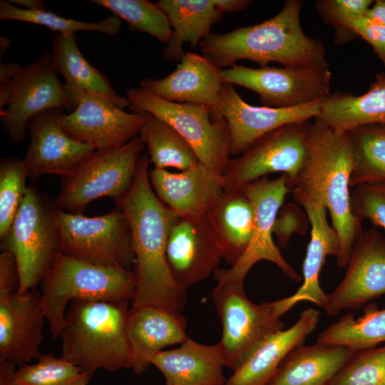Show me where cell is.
<instances>
[{
    "mask_svg": "<svg viewBox=\"0 0 385 385\" xmlns=\"http://www.w3.org/2000/svg\"><path fill=\"white\" fill-rule=\"evenodd\" d=\"M148 154L141 156L129 191L115 201L130 227L135 254L136 288L132 307L168 306L182 312L188 303L186 290L174 279L166 248L177 216L153 191L149 178Z\"/></svg>",
    "mask_w": 385,
    "mask_h": 385,
    "instance_id": "6da1fadb",
    "label": "cell"
},
{
    "mask_svg": "<svg viewBox=\"0 0 385 385\" xmlns=\"http://www.w3.org/2000/svg\"><path fill=\"white\" fill-rule=\"evenodd\" d=\"M353 157L347 133L327 125L319 116L309 123L304 165L287 183L293 197L304 196L322 203L329 211L339 240L337 265L345 267L354 242L362 231L351 207L350 178Z\"/></svg>",
    "mask_w": 385,
    "mask_h": 385,
    "instance_id": "7a4b0ae2",
    "label": "cell"
},
{
    "mask_svg": "<svg viewBox=\"0 0 385 385\" xmlns=\"http://www.w3.org/2000/svg\"><path fill=\"white\" fill-rule=\"evenodd\" d=\"M303 4L302 0H286L279 12L262 23L210 33L199 43L200 50L220 69L240 60L256 62L260 67L270 62L282 66L329 65L324 43L303 31Z\"/></svg>",
    "mask_w": 385,
    "mask_h": 385,
    "instance_id": "3957f363",
    "label": "cell"
},
{
    "mask_svg": "<svg viewBox=\"0 0 385 385\" xmlns=\"http://www.w3.org/2000/svg\"><path fill=\"white\" fill-rule=\"evenodd\" d=\"M128 302H71L59 335L62 339L61 357L91 377L98 369L115 372L131 368Z\"/></svg>",
    "mask_w": 385,
    "mask_h": 385,
    "instance_id": "277c9868",
    "label": "cell"
},
{
    "mask_svg": "<svg viewBox=\"0 0 385 385\" xmlns=\"http://www.w3.org/2000/svg\"><path fill=\"white\" fill-rule=\"evenodd\" d=\"M41 284V307L52 339H56L71 302L133 299L136 277L132 270L98 267L59 251Z\"/></svg>",
    "mask_w": 385,
    "mask_h": 385,
    "instance_id": "5b68a950",
    "label": "cell"
},
{
    "mask_svg": "<svg viewBox=\"0 0 385 385\" xmlns=\"http://www.w3.org/2000/svg\"><path fill=\"white\" fill-rule=\"evenodd\" d=\"M243 282L219 281L211 294L222 326L217 344L225 366L233 371L265 338L283 329L280 317L299 303L292 294L255 304L247 298Z\"/></svg>",
    "mask_w": 385,
    "mask_h": 385,
    "instance_id": "8992f818",
    "label": "cell"
},
{
    "mask_svg": "<svg viewBox=\"0 0 385 385\" xmlns=\"http://www.w3.org/2000/svg\"><path fill=\"white\" fill-rule=\"evenodd\" d=\"M56 210L54 202L27 187L9 230L1 239V251L11 252L16 261L19 292L42 283L60 251Z\"/></svg>",
    "mask_w": 385,
    "mask_h": 385,
    "instance_id": "52a82bcc",
    "label": "cell"
},
{
    "mask_svg": "<svg viewBox=\"0 0 385 385\" xmlns=\"http://www.w3.org/2000/svg\"><path fill=\"white\" fill-rule=\"evenodd\" d=\"M145 143L140 135L114 148L95 151L71 175L62 178L57 209L82 214L101 197H123L130 189Z\"/></svg>",
    "mask_w": 385,
    "mask_h": 385,
    "instance_id": "ba28073f",
    "label": "cell"
},
{
    "mask_svg": "<svg viewBox=\"0 0 385 385\" xmlns=\"http://www.w3.org/2000/svg\"><path fill=\"white\" fill-rule=\"evenodd\" d=\"M133 113H148L173 127L193 148L200 163L223 175L230 159V135L226 120H213L210 107L163 99L146 89L126 92Z\"/></svg>",
    "mask_w": 385,
    "mask_h": 385,
    "instance_id": "9c48e42d",
    "label": "cell"
},
{
    "mask_svg": "<svg viewBox=\"0 0 385 385\" xmlns=\"http://www.w3.org/2000/svg\"><path fill=\"white\" fill-rule=\"evenodd\" d=\"M60 252L98 267L131 270L135 264L129 222L117 207L97 217L57 209Z\"/></svg>",
    "mask_w": 385,
    "mask_h": 385,
    "instance_id": "30bf717a",
    "label": "cell"
},
{
    "mask_svg": "<svg viewBox=\"0 0 385 385\" xmlns=\"http://www.w3.org/2000/svg\"><path fill=\"white\" fill-rule=\"evenodd\" d=\"M74 103L58 78L51 53L23 67L0 84V118L9 140L23 142L30 120L54 108L73 109Z\"/></svg>",
    "mask_w": 385,
    "mask_h": 385,
    "instance_id": "8fae6325",
    "label": "cell"
},
{
    "mask_svg": "<svg viewBox=\"0 0 385 385\" xmlns=\"http://www.w3.org/2000/svg\"><path fill=\"white\" fill-rule=\"evenodd\" d=\"M220 74L224 83L255 92L260 103L270 108L299 107L324 101L332 93L329 65L253 68L236 64L221 69Z\"/></svg>",
    "mask_w": 385,
    "mask_h": 385,
    "instance_id": "7c38bea8",
    "label": "cell"
},
{
    "mask_svg": "<svg viewBox=\"0 0 385 385\" xmlns=\"http://www.w3.org/2000/svg\"><path fill=\"white\" fill-rule=\"evenodd\" d=\"M309 123L300 121L279 127L230 158L222 175L225 190H240L272 173L287 175V183L294 180L305 160Z\"/></svg>",
    "mask_w": 385,
    "mask_h": 385,
    "instance_id": "4fadbf2b",
    "label": "cell"
},
{
    "mask_svg": "<svg viewBox=\"0 0 385 385\" xmlns=\"http://www.w3.org/2000/svg\"><path fill=\"white\" fill-rule=\"evenodd\" d=\"M287 178L285 174L275 179L265 176L241 188L254 208L252 238L246 251L233 266L215 270L217 282H244L253 265L262 260L276 265L292 281H301L300 275L284 260L272 237L275 219L289 192Z\"/></svg>",
    "mask_w": 385,
    "mask_h": 385,
    "instance_id": "5bb4252c",
    "label": "cell"
},
{
    "mask_svg": "<svg viewBox=\"0 0 385 385\" xmlns=\"http://www.w3.org/2000/svg\"><path fill=\"white\" fill-rule=\"evenodd\" d=\"M66 91L75 107L60 115L59 123L75 140L98 151L121 146L140 135L147 113L126 112L98 95Z\"/></svg>",
    "mask_w": 385,
    "mask_h": 385,
    "instance_id": "9a60e30c",
    "label": "cell"
},
{
    "mask_svg": "<svg viewBox=\"0 0 385 385\" xmlns=\"http://www.w3.org/2000/svg\"><path fill=\"white\" fill-rule=\"evenodd\" d=\"M324 101L299 107L276 108L252 106L245 102L234 86L223 83L212 118H224L230 135V154H242L254 141L282 125L308 121L319 115Z\"/></svg>",
    "mask_w": 385,
    "mask_h": 385,
    "instance_id": "2e32d148",
    "label": "cell"
},
{
    "mask_svg": "<svg viewBox=\"0 0 385 385\" xmlns=\"http://www.w3.org/2000/svg\"><path fill=\"white\" fill-rule=\"evenodd\" d=\"M345 274L330 293L324 311L335 316L385 294V237L376 228L361 231L352 247Z\"/></svg>",
    "mask_w": 385,
    "mask_h": 385,
    "instance_id": "e0dca14e",
    "label": "cell"
},
{
    "mask_svg": "<svg viewBox=\"0 0 385 385\" xmlns=\"http://www.w3.org/2000/svg\"><path fill=\"white\" fill-rule=\"evenodd\" d=\"M166 255L174 279L185 290L214 273L222 252L207 215H177L169 233Z\"/></svg>",
    "mask_w": 385,
    "mask_h": 385,
    "instance_id": "ac0fdd59",
    "label": "cell"
},
{
    "mask_svg": "<svg viewBox=\"0 0 385 385\" xmlns=\"http://www.w3.org/2000/svg\"><path fill=\"white\" fill-rule=\"evenodd\" d=\"M64 109L43 111L28 124L30 143L22 159L28 177L34 180L46 174L66 177L96 150L67 134L59 123Z\"/></svg>",
    "mask_w": 385,
    "mask_h": 385,
    "instance_id": "d6986e66",
    "label": "cell"
},
{
    "mask_svg": "<svg viewBox=\"0 0 385 385\" xmlns=\"http://www.w3.org/2000/svg\"><path fill=\"white\" fill-rule=\"evenodd\" d=\"M45 319L37 290L0 292V359L19 366L38 359Z\"/></svg>",
    "mask_w": 385,
    "mask_h": 385,
    "instance_id": "ffe728a7",
    "label": "cell"
},
{
    "mask_svg": "<svg viewBox=\"0 0 385 385\" xmlns=\"http://www.w3.org/2000/svg\"><path fill=\"white\" fill-rule=\"evenodd\" d=\"M149 178L159 200L178 215H206L225 192L223 176L200 163L178 173L154 168Z\"/></svg>",
    "mask_w": 385,
    "mask_h": 385,
    "instance_id": "44dd1931",
    "label": "cell"
},
{
    "mask_svg": "<svg viewBox=\"0 0 385 385\" xmlns=\"http://www.w3.org/2000/svg\"><path fill=\"white\" fill-rule=\"evenodd\" d=\"M186 329L185 318L175 309L160 304L131 307L127 333L133 371L144 373L153 358L164 348L185 342L189 338Z\"/></svg>",
    "mask_w": 385,
    "mask_h": 385,
    "instance_id": "7402d4cb",
    "label": "cell"
},
{
    "mask_svg": "<svg viewBox=\"0 0 385 385\" xmlns=\"http://www.w3.org/2000/svg\"><path fill=\"white\" fill-rule=\"evenodd\" d=\"M220 71L202 55L187 51L170 74L160 79L145 78L140 87L171 102L205 105L212 110L218 103L224 83Z\"/></svg>",
    "mask_w": 385,
    "mask_h": 385,
    "instance_id": "603a6c76",
    "label": "cell"
},
{
    "mask_svg": "<svg viewBox=\"0 0 385 385\" xmlns=\"http://www.w3.org/2000/svg\"><path fill=\"white\" fill-rule=\"evenodd\" d=\"M319 318L317 309H304L292 327L265 338L225 385H266L289 352L315 330Z\"/></svg>",
    "mask_w": 385,
    "mask_h": 385,
    "instance_id": "cb8c5ba5",
    "label": "cell"
},
{
    "mask_svg": "<svg viewBox=\"0 0 385 385\" xmlns=\"http://www.w3.org/2000/svg\"><path fill=\"white\" fill-rule=\"evenodd\" d=\"M306 212L311 225V237L303 262V283L293 294L302 302H311L324 310L327 305V294L319 284V274L327 256L336 258L339 253L338 235L327 220V210L312 198L294 197Z\"/></svg>",
    "mask_w": 385,
    "mask_h": 385,
    "instance_id": "d4e9b609",
    "label": "cell"
},
{
    "mask_svg": "<svg viewBox=\"0 0 385 385\" xmlns=\"http://www.w3.org/2000/svg\"><path fill=\"white\" fill-rule=\"evenodd\" d=\"M166 385H225V367L217 344L205 345L190 338L173 349L163 350L152 359Z\"/></svg>",
    "mask_w": 385,
    "mask_h": 385,
    "instance_id": "484cf974",
    "label": "cell"
},
{
    "mask_svg": "<svg viewBox=\"0 0 385 385\" xmlns=\"http://www.w3.org/2000/svg\"><path fill=\"white\" fill-rule=\"evenodd\" d=\"M354 351L316 343L292 350L266 385H331Z\"/></svg>",
    "mask_w": 385,
    "mask_h": 385,
    "instance_id": "4316f807",
    "label": "cell"
},
{
    "mask_svg": "<svg viewBox=\"0 0 385 385\" xmlns=\"http://www.w3.org/2000/svg\"><path fill=\"white\" fill-rule=\"evenodd\" d=\"M206 215L219 242L222 259L233 266L252 238L255 212L250 200L241 189L225 190Z\"/></svg>",
    "mask_w": 385,
    "mask_h": 385,
    "instance_id": "83f0119b",
    "label": "cell"
},
{
    "mask_svg": "<svg viewBox=\"0 0 385 385\" xmlns=\"http://www.w3.org/2000/svg\"><path fill=\"white\" fill-rule=\"evenodd\" d=\"M319 117L336 131L346 133L373 124H385V73H378L360 95L337 91L322 106Z\"/></svg>",
    "mask_w": 385,
    "mask_h": 385,
    "instance_id": "f1b7e54d",
    "label": "cell"
},
{
    "mask_svg": "<svg viewBox=\"0 0 385 385\" xmlns=\"http://www.w3.org/2000/svg\"><path fill=\"white\" fill-rule=\"evenodd\" d=\"M158 4L166 14L173 30L162 52L163 57L170 61L181 60L185 54L184 43L199 46L223 14L213 0H159Z\"/></svg>",
    "mask_w": 385,
    "mask_h": 385,
    "instance_id": "f546056e",
    "label": "cell"
},
{
    "mask_svg": "<svg viewBox=\"0 0 385 385\" xmlns=\"http://www.w3.org/2000/svg\"><path fill=\"white\" fill-rule=\"evenodd\" d=\"M51 55L67 90L98 95L121 109L129 107L128 98L116 93L108 78L81 53L75 34H58L53 39Z\"/></svg>",
    "mask_w": 385,
    "mask_h": 385,
    "instance_id": "4dcf8cb0",
    "label": "cell"
},
{
    "mask_svg": "<svg viewBox=\"0 0 385 385\" xmlns=\"http://www.w3.org/2000/svg\"><path fill=\"white\" fill-rule=\"evenodd\" d=\"M385 342V308L374 304L364 309L362 317L355 319L348 313L330 324L317 337V343L341 346L353 351L375 347Z\"/></svg>",
    "mask_w": 385,
    "mask_h": 385,
    "instance_id": "1f68e13d",
    "label": "cell"
},
{
    "mask_svg": "<svg viewBox=\"0 0 385 385\" xmlns=\"http://www.w3.org/2000/svg\"><path fill=\"white\" fill-rule=\"evenodd\" d=\"M346 133L353 157L350 187L385 183V124L360 126Z\"/></svg>",
    "mask_w": 385,
    "mask_h": 385,
    "instance_id": "d6a6232c",
    "label": "cell"
},
{
    "mask_svg": "<svg viewBox=\"0 0 385 385\" xmlns=\"http://www.w3.org/2000/svg\"><path fill=\"white\" fill-rule=\"evenodd\" d=\"M140 135L155 168L181 171L200 163L193 148L173 127L148 113Z\"/></svg>",
    "mask_w": 385,
    "mask_h": 385,
    "instance_id": "836d02e7",
    "label": "cell"
},
{
    "mask_svg": "<svg viewBox=\"0 0 385 385\" xmlns=\"http://www.w3.org/2000/svg\"><path fill=\"white\" fill-rule=\"evenodd\" d=\"M125 20L130 30L147 34L167 43L173 30L167 15L157 3L148 0H91Z\"/></svg>",
    "mask_w": 385,
    "mask_h": 385,
    "instance_id": "e575fe53",
    "label": "cell"
},
{
    "mask_svg": "<svg viewBox=\"0 0 385 385\" xmlns=\"http://www.w3.org/2000/svg\"><path fill=\"white\" fill-rule=\"evenodd\" d=\"M0 20L19 21L46 26L58 34L94 31L113 36L120 29L121 21L114 15L101 21L88 22L63 18L46 9L28 10L14 6L9 1H0Z\"/></svg>",
    "mask_w": 385,
    "mask_h": 385,
    "instance_id": "d590c367",
    "label": "cell"
},
{
    "mask_svg": "<svg viewBox=\"0 0 385 385\" xmlns=\"http://www.w3.org/2000/svg\"><path fill=\"white\" fill-rule=\"evenodd\" d=\"M91 376L78 366L53 354H42L37 362L16 370L15 385H88Z\"/></svg>",
    "mask_w": 385,
    "mask_h": 385,
    "instance_id": "8d00e7d4",
    "label": "cell"
},
{
    "mask_svg": "<svg viewBox=\"0 0 385 385\" xmlns=\"http://www.w3.org/2000/svg\"><path fill=\"white\" fill-rule=\"evenodd\" d=\"M28 173L23 160L8 157L0 162V239L9 230L25 195Z\"/></svg>",
    "mask_w": 385,
    "mask_h": 385,
    "instance_id": "74e56055",
    "label": "cell"
},
{
    "mask_svg": "<svg viewBox=\"0 0 385 385\" xmlns=\"http://www.w3.org/2000/svg\"><path fill=\"white\" fill-rule=\"evenodd\" d=\"M331 385H385V346L354 351Z\"/></svg>",
    "mask_w": 385,
    "mask_h": 385,
    "instance_id": "f35d334b",
    "label": "cell"
},
{
    "mask_svg": "<svg viewBox=\"0 0 385 385\" xmlns=\"http://www.w3.org/2000/svg\"><path fill=\"white\" fill-rule=\"evenodd\" d=\"M373 2L371 0H319L315 6L323 21L334 28L335 43H344L358 37L350 27L351 20L365 16Z\"/></svg>",
    "mask_w": 385,
    "mask_h": 385,
    "instance_id": "ab89813d",
    "label": "cell"
},
{
    "mask_svg": "<svg viewBox=\"0 0 385 385\" xmlns=\"http://www.w3.org/2000/svg\"><path fill=\"white\" fill-rule=\"evenodd\" d=\"M354 216L361 224L364 220L385 230V183H371L354 188L351 192Z\"/></svg>",
    "mask_w": 385,
    "mask_h": 385,
    "instance_id": "60d3db41",
    "label": "cell"
},
{
    "mask_svg": "<svg viewBox=\"0 0 385 385\" xmlns=\"http://www.w3.org/2000/svg\"><path fill=\"white\" fill-rule=\"evenodd\" d=\"M308 222L309 221L306 212L299 207L293 203L285 205L279 212L272 230L279 246L285 247L294 233L305 234Z\"/></svg>",
    "mask_w": 385,
    "mask_h": 385,
    "instance_id": "b9f144b4",
    "label": "cell"
},
{
    "mask_svg": "<svg viewBox=\"0 0 385 385\" xmlns=\"http://www.w3.org/2000/svg\"><path fill=\"white\" fill-rule=\"evenodd\" d=\"M349 25L358 37H361L372 47L385 67V25L366 16L353 18Z\"/></svg>",
    "mask_w": 385,
    "mask_h": 385,
    "instance_id": "7bdbcfd3",
    "label": "cell"
},
{
    "mask_svg": "<svg viewBox=\"0 0 385 385\" xmlns=\"http://www.w3.org/2000/svg\"><path fill=\"white\" fill-rule=\"evenodd\" d=\"M213 2L215 6L224 14L245 10L252 1L250 0H213Z\"/></svg>",
    "mask_w": 385,
    "mask_h": 385,
    "instance_id": "ee69618b",
    "label": "cell"
},
{
    "mask_svg": "<svg viewBox=\"0 0 385 385\" xmlns=\"http://www.w3.org/2000/svg\"><path fill=\"white\" fill-rule=\"evenodd\" d=\"M16 365L11 361L0 359V385H15Z\"/></svg>",
    "mask_w": 385,
    "mask_h": 385,
    "instance_id": "f6af8a7d",
    "label": "cell"
},
{
    "mask_svg": "<svg viewBox=\"0 0 385 385\" xmlns=\"http://www.w3.org/2000/svg\"><path fill=\"white\" fill-rule=\"evenodd\" d=\"M365 16L385 25V0L374 1Z\"/></svg>",
    "mask_w": 385,
    "mask_h": 385,
    "instance_id": "bcb514c9",
    "label": "cell"
},
{
    "mask_svg": "<svg viewBox=\"0 0 385 385\" xmlns=\"http://www.w3.org/2000/svg\"><path fill=\"white\" fill-rule=\"evenodd\" d=\"M23 67L18 63H1L0 84L10 81Z\"/></svg>",
    "mask_w": 385,
    "mask_h": 385,
    "instance_id": "7dc6e473",
    "label": "cell"
},
{
    "mask_svg": "<svg viewBox=\"0 0 385 385\" xmlns=\"http://www.w3.org/2000/svg\"><path fill=\"white\" fill-rule=\"evenodd\" d=\"M11 4H19L24 6L23 9L28 10H41L46 9L42 1L38 0H10Z\"/></svg>",
    "mask_w": 385,
    "mask_h": 385,
    "instance_id": "c3c4849f",
    "label": "cell"
},
{
    "mask_svg": "<svg viewBox=\"0 0 385 385\" xmlns=\"http://www.w3.org/2000/svg\"><path fill=\"white\" fill-rule=\"evenodd\" d=\"M11 45V40L6 36H1L0 38V54H2L9 48Z\"/></svg>",
    "mask_w": 385,
    "mask_h": 385,
    "instance_id": "681fc988",
    "label": "cell"
}]
</instances>
